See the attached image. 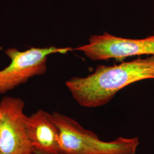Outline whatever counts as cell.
Listing matches in <instances>:
<instances>
[{
	"mask_svg": "<svg viewBox=\"0 0 154 154\" xmlns=\"http://www.w3.org/2000/svg\"><path fill=\"white\" fill-rule=\"evenodd\" d=\"M147 79H154V55L114 66L99 65L87 77L67 81L66 86L79 105L95 108L106 105L122 88Z\"/></svg>",
	"mask_w": 154,
	"mask_h": 154,
	"instance_id": "obj_1",
	"label": "cell"
},
{
	"mask_svg": "<svg viewBox=\"0 0 154 154\" xmlns=\"http://www.w3.org/2000/svg\"><path fill=\"white\" fill-rule=\"evenodd\" d=\"M51 116L59 130L61 154H135L137 151L138 137H120L106 142L70 116L58 112Z\"/></svg>",
	"mask_w": 154,
	"mask_h": 154,
	"instance_id": "obj_2",
	"label": "cell"
},
{
	"mask_svg": "<svg viewBox=\"0 0 154 154\" xmlns=\"http://www.w3.org/2000/svg\"><path fill=\"white\" fill-rule=\"evenodd\" d=\"M71 48L55 46L30 48L24 51L9 48L5 51L11 59L8 66L0 70V94L6 93L36 76L44 75L47 69L48 56L66 54Z\"/></svg>",
	"mask_w": 154,
	"mask_h": 154,
	"instance_id": "obj_3",
	"label": "cell"
},
{
	"mask_svg": "<svg viewBox=\"0 0 154 154\" xmlns=\"http://www.w3.org/2000/svg\"><path fill=\"white\" fill-rule=\"evenodd\" d=\"M24 101L4 97L0 102V154L32 153L28 139Z\"/></svg>",
	"mask_w": 154,
	"mask_h": 154,
	"instance_id": "obj_4",
	"label": "cell"
},
{
	"mask_svg": "<svg viewBox=\"0 0 154 154\" xmlns=\"http://www.w3.org/2000/svg\"><path fill=\"white\" fill-rule=\"evenodd\" d=\"M74 50L83 52L88 58L106 60L111 58L122 60L137 55H154V33L142 39L125 38L105 32L94 35L88 44Z\"/></svg>",
	"mask_w": 154,
	"mask_h": 154,
	"instance_id": "obj_5",
	"label": "cell"
},
{
	"mask_svg": "<svg viewBox=\"0 0 154 154\" xmlns=\"http://www.w3.org/2000/svg\"><path fill=\"white\" fill-rule=\"evenodd\" d=\"M28 139L33 154H61L60 133L51 114L39 109L26 120Z\"/></svg>",
	"mask_w": 154,
	"mask_h": 154,
	"instance_id": "obj_6",
	"label": "cell"
},
{
	"mask_svg": "<svg viewBox=\"0 0 154 154\" xmlns=\"http://www.w3.org/2000/svg\"><path fill=\"white\" fill-rule=\"evenodd\" d=\"M33 154L32 153H30V154Z\"/></svg>",
	"mask_w": 154,
	"mask_h": 154,
	"instance_id": "obj_7",
	"label": "cell"
}]
</instances>
